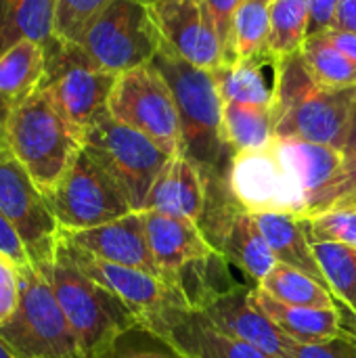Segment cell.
Returning a JSON list of instances; mask_svg holds the SVG:
<instances>
[{
  "label": "cell",
  "mask_w": 356,
  "mask_h": 358,
  "mask_svg": "<svg viewBox=\"0 0 356 358\" xmlns=\"http://www.w3.org/2000/svg\"><path fill=\"white\" fill-rule=\"evenodd\" d=\"M273 149L306 201V218L317 214L325 193L344 170V153L327 145L277 136Z\"/></svg>",
  "instance_id": "19"
},
{
  "label": "cell",
  "mask_w": 356,
  "mask_h": 358,
  "mask_svg": "<svg viewBox=\"0 0 356 358\" xmlns=\"http://www.w3.org/2000/svg\"><path fill=\"white\" fill-rule=\"evenodd\" d=\"M0 212L17 231L29 264L48 266L57 254L61 227L46 195L8 149L0 153Z\"/></svg>",
  "instance_id": "10"
},
{
  "label": "cell",
  "mask_w": 356,
  "mask_h": 358,
  "mask_svg": "<svg viewBox=\"0 0 356 358\" xmlns=\"http://www.w3.org/2000/svg\"><path fill=\"white\" fill-rule=\"evenodd\" d=\"M344 336V334H342ZM350 342V350H348V358H356V342H353V340H348Z\"/></svg>",
  "instance_id": "47"
},
{
  "label": "cell",
  "mask_w": 356,
  "mask_h": 358,
  "mask_svg": "<svg viewBox=\"0 0 356 358\" xmlns=\"http://www.w3.org/2000/svg\"><path fill=\"white\" fill-rule=\"evenodd\" d=\"M271 4L273 0H241L233 25L235 63L273 65L269 55Z\"/></svg>",
  "instance_id": "27"
},
{
  "label": "cell",
  "mask_w": 356,
  "mask_h": 358,
  "mask_svg": "<svg viewBox=\"0 0 356 358\" xmlns=\"http://www.w3.org/2000/svg\"><path fill=\"white\" fill-rule=\"evenodd\" d=\"M338 308H340V329H342V334L348 340L356 342V315H353L348 308H344L340 304H338Z\"/></svg>",
  "instance_id": "43"
},
{
  "label": "cell",
  "mask_w": 356,
  "mask_h": 358,
  "mask_svg": "<svg viewBox=\"0 0 356 358\" xmlns=\"http://www.w3.org/2000/svg\"><path fill=\"white\" fill-rule=\"evenodd\" d=\"M118 76L97 65L80 44L57 38L46 46L42 90L48 92L63 117L82 134L109 111Z\"/></svg>",
  "instance_id": "7"
},
{
  "label": "cell",
  "mask_w": 356,
  "mask_h": 358,
  "mask_svg": "<svg viewBox=\"0 0 356 358\" xmlns=\"http://www.w3.org/2000/svg\"><path fill=\"white\" fill-rule=\"evenodd\" d=\"M147 2H149V4H153V2H157V0H147Z\"/></svg>",
  "instance_id": "48"
},
{
  "label": "cell",
  "mask_w": 356,
  "mask_h": 358,
  "mask_svg": "<svg viewBox=\"0 0 356 358\" xmlns=\"http://www.w3.org/2000/svg\"><path fill=\"white\" fill-rule=\"evenodd\" d=\"M334 208H356V157L344 164V170L325 193L317 214Z\"/></svg>",
  "instance_id": "36"
},
{
  "label": "cell",
  "mask_w": 356,
  "mask_h": 358,
  "mask_svg": "<svg viewBox=\"0 0 356 358\" xmlns=\"http://www.w3.org/2000/svg\"><path fill=\"white\" fill-rule=\"evenodd\" d=\"M46 48L23 40L0 55V105L8 111L31 96L44 80Z\"/></svg>",
  "instance_id": "24"
},
{
  "label": "cell",
  "mask_w": 356,
  "mask_h": 358,
  "mask_svg": "<svg viewBox=\"0 0 356 358\" xmlns=\"http://www.w3.org/2000/svg\"><path fill=\"white\" fill-rule=\"evenodd\" d=\"M46 199L61 231L94 229L134 212L120 185L84 149Z\"/></svg>",
  "instance_id": "8"
},
{
  "label": "cell",
  "mask_w": 356,
  "mask_h": 358,
  "mask_svg": "<svg viewBox=\"0 0 356 358\" xmlns=\"http://www.w3.org/2000/svg\"><path fill=\"white\" fill-rule=\"evenodd\" d=\"M332 42L344 52L348 55L353 61H356V34H348V31H338V29H332L327 31Z\"/></svg>",
  "instance_id": "42"
},
{
  "label": "cell",
  "mask_w": 356,
  "mask_h": 358,
  "mask_svg": "<svg viewBox=\"0 0 356 358\" xmlns=\"http://www.w3.org/2000/svg\"><path fill=\"white\" fill-rule=\"evenodd\" d=\"M164 46L191 65L216 71L225 65L222 46L206 0H157L151 4Z\"/></svg>",
  "instance_id": "14"
},
{
  "label": "cell",
  "mask_w": 356,
  "mask_h": 358,
  "mask_svg": "<svg viewBox=\"0 0 356 358\" xmlns=\"http://www.w3.org/2000/svg\"><path fill=\"white\" fill-rule=\"evenodd\" d=\"M340 0H308V38L334 29Z\"/></svg>",
  "instance_id": "39"
},
{
  "label": "cell",
  "mask_w": 356,
  "mask_h": 358,
  "mask_svg": "<svg viewBox=\"0 0 356 358\" xmlns=\"http://www.w3.org/2000/svg\"><path fill=\"white\" fill-rule=\"evenodd\" d=\"M275 128L277 120L273 107L225 103L222 132L233 155L266 149L275 141Z\"/></svg>",
  "instance_id": "25"
},
{
  "label": "cell",
  "mask_w": 356,
  "mask_h": 358,
  "mask_svg": "<svg viewBox=\"0 0 356 358\" xmlns=\"http://www.w3.org/2000/svg\"><path fill=\"white\" fill-rule=\"evenodd\" d=\"M356 107V86L325 88L315 84L277 120V138H300L344 151Z\"/></svg>",
  "instance_id": "13"
},
{
  "label": "cell",
  "mask_w": 356,
  "mask_h": 358,
  "mask_svg": "<svg viewBox=\"0 0 356 358\" xmlns=\"http://www.w3.org/2000/svg\"><path fill=\"white\" fill-rule=\"evenodd\" d=\"M264 67L266 65H260V63H233V65H222L216 71H212L222 101L273 107L275 90L273 86H269L262 73Z\"/></svg>",
  "instance_id": "31"
},
{
  "label": "cell",
  "mask_w": 356,
  "mask_h": 358,
  "mask_svg": "<svg viewBox=\"0 0 356 358\" xmlns=\"http://www.w3.org/2000/svg\"><path fill=\"white\" fill-rule=\"evenodd\" d=\"M6 143L44 195L57 187L82 151V134L42 88L8 111Z\"/></svg>",
  "instance_id": "2"
},
{
  "label": "cell",
  "mask_w": 356,
  "mask_h": 358,
  "mask_svg": "<svg viewBox=\"0 0 356 358\" xmlns=\"http://www.w3.org/2000/svg\"><path fill=\"white\" fill-rule=\"evenodd\" d=\"M138 323L164 336L187 358H273L218 331L199 310L193 308H168Z\"/></svg>",
  "instance_id": "17"
},
{
  "label": "cell",
  "mask_w": 356,
  "mask_h": 358,
  "mask_svg": "<svg viewBox=\"0 0 356 358\" xmlns=\"http://www.w3.org/2000/svg\"><path fill=\"white\" fill-rule=\"evenodd\" d=\"M308 38V0H273L269 55L275 61L302 50Z\"/></svg>",
  "instance_id": "29"
},
{
  "label": "cell",
  "mask_w": 356,
  "mask_h": 358,
  "mask_svg": "<svg viewBox=\"0 0 356 358\" xmlns=\"http://www.w3.org/2000/svg\"><path fill=\"white\" fill-rule=\"evenodd\" d=\"M0 254L6 256L10 262H15L19 268L29 264L27 252H25L17 231L8 224V220L2 216V212H0Z\"/></svg>",
  "instance_id": "40"
},
{
  "label": "cell",
  "mask_w": 356,
  "mask_h": 358,
  "mask_svg": "<svg viewBox=\"0 0 356 358\" xmlns=\"http://www.w3.org/2000/svg\"><path fill=\"white\" fill-rule=\"evenodd\" d=\"M19 306V266L0 254V325H4Z\"/></svg>",
  "instance_id": "37"
},
{
  "label": "cell",
  "mask_w": 356,
  "mask_h": 358,
  "mask_svg": "<svg viewBox=\"0 0 356 358\" xmlns=\"http://www.w3.org/2000/svg\"><path fill=\"white\" fill-rule=\"evenodd\" d=\"M212 21L216 25V34L222 46L225 65L235 63V40H233V25H235V13L241 4V0H206Z\"/></svg>",
  "instance_id": "35"
},
{
  "label": "cell",
  "mask_w": 356,
  "mask_h": 358,
  "mask_svg": "<svg viewBox=\"0 0 356 358\" xmlns=\"http://www.w3.org/2000/svg\"><path fill=\"white\" fill-rule=\"evenodd\" d=\"M227 185L233 201L250 214L292 212L306 218V201L277 157L273 143L266 149L237 153Z\"/></svg>",
  "instance_id": "11"
},
{
  "label": "cell",
  "mask_w": 356,
  "mask_h": 358,
  "mask_svg": "<svg viewBox=\"0 0 356 358\" xmlns=\"http://www.w3.org/2000/svg\"><path fill=\"white\" fill-rule=\"evenodd\" d=\"M334 29L356 34V0H340L338 2Z\"/></svg>",
  "instance_id": "41"
},
{
  "label": "cell",
  "mask_w": 356,
  "mask_h": 358,
  "mask_svg": "<svg viewBox=\"0 0 356 358\" xmlns=\"http://www.w3.org/2000/svg\"><path fill=\"white\" fill-rule=\"evenodd\" d=\"M109 0H59L57 8V38L76 42L88 21Z\"/></svg>",
  "instance_id": "34"
},
{
  "label": "cell",
  "mask_w": 356,
  "mask_h": 358,
  "mask_svg": "<svg viewBox=\"0 0 356 358\" xmlns=\"http://www.w3.org/2000/svg\"><path fill=\"white\" fill-rule=\"evenodd\" d=\"M82 149L120 185L134 212L145 210L157 176L172 157L109 111L84 132Z\"/></svg>",
  "instance_id": "6"
},
{
  "label": "cell",
  "mask_w": 356,
  "mask_h": 358,
  "mask_svg": "<svg viewBox=\"0 0 356 358\" xmlns=\"http://www.w3.org/2000/svg\"><path fill=\"white\" fill-rule=\"evenodd\" d=\"M350 342L346 336L340 334V338L319 342V344H300L292 342L287 358H348Z\"/></svg>",
  "instance_id": "38"
},
{
  "label": "cell",
  "mask_w": 356,
  "mask_h": 358,
  "mask_svg": "<svg viewBox=\"0 0 356 358\" xmlns=\"http://www.w3.org/2000/svg\"><path fill=\"white\" fill-rule=\"evenodd\" d=\"M254 300L260 310L294 342L300 344H319L334 338H340V308H311V306H292L279 302L258 287H254Z\"/></svg>",
  "instance_id": "22"
},
{
  "label": "cell",
  "mask_w": 356,
  "mask_h": 358,
  "mask_svg": "<svg viewBox=\"0 0 356 358\" xmlns=\"http://www.w3.org/2000/svg\"><path fill=\"white\" fill-rule=\"evenodd\" d=\"M61 235L94 258L162 277V271L149 250L143 212H130L113 222L86 231H61Z\"/></svg>",
  "instance_id": "18"
},
{
  "label": "cell",
  "mask_w": 356,
  "mask_h": 358,
  "mask_svg": "<svg viewBox=\"0 0 356 358\" xmlns=\"http://www.w3.org/2000/svg\"><path fill=\"white\" fill-rule=\"evenodd\" d=\"M0 338L19 358H84L50 281L31 264L19 268V306Z\"/></svg>",
  "instance_id": "5"
},
{
  "label": "cell",
  "mask_w": 356,
  "mask_h": 358,
  "mask_svg": "<svg viewBox=\"0 0 356 358\" xmlns=\"http://www.w3.org/2000/svg\"><path fill=\"white\" fill-rule=\"evenodd\" d=\"M109 113L143 132L166 153H180V122L174 94L151 63L118 76L109 96Z\"/></svg>",
  "instance_id": "9"
},
{
  "label": "cell",
  "mask_w": 356,
  "mask_h": 358,
  "mask_svg": "<svg viewBox=\"0 0 356 358\" xmlns=\"http://www.w3.org/2000/svg\"><path fill=\"white\" fill-rule=\"evenodd\" d=\"M59 245L84 275H88L113 296H118L138 317V321L164 313L168 308H191L183 294L157 275L94 258L69 243L63 235L59 239Z\"/></svg>",
  "instance_id": "12"
},
{
  "label": "cell",
  "mask_w": 356,
  "mask_h": 358,
  "mask_svg": "<svg viewBox=\"0 0 356 358\" xmlns=\"http://www.w3.org/2000/svg\"><path fill=\"white\" fill-rule=\"evenodd\" d=\"M40 271L50 281L84 358H101L124 331L138 325V317L118 296L84 275L61 245H57L55 260Z\"/></svg>",
  "instance_id": "3"
},
{
  "label": "cell",
  "mask_w": 356,
  "mask_h": 358,
  "mask_svg": "<svg viewBox=\"0 0 356 358\" xmlns=\"http://www.w3.org/2000/svg\"><path fill=\"white\" fill-rule=\"evenodd\" d=\"M311 235L317 241L340 243L356 250V208H334L308 216Z\"/></svg>",
  "instance_id": "33"
},
{
  "label": "cell",
  "mask_w": 356,
  "mask_h": 358,
  "mask_svg": "<svg viewBox=\"0 0 356 358\" xmlns=\"http://www.w3.org/2000/svg\"><path fill=\"white\" fill-rule=\"evenodd\" d=\"M101 358H187L164 336L145 325H134L124 331Z\"/></svg>",
  "instance_id": "32"
},
{
  "label": "cell",
  "mask_w": 356,
  "mask_h": 358,
  "mask_svg": "<svg viewBox=\"0 0 356 358\" xmlns=\"http://www.w3.org/2000/svg\"><path fill=\"white\" fill-rule=\"evenodd\" d=\"M151 65L168 82L180 122V153L204 174L206 182H227L233 151L222 132V109L216 78L162 46Z\"/></svg>",
  "instance_id": "1"
},
{
  "label": "cell",
  "mask_w": 356,
  "mask_h": 358,
  "mask_svg": "<svg viewBox=\"0 0 356 358\" xmlns=\"http://www.w3.org/2000/svg\"><path fill=\"white\" fill-rule=\"evenodd\" d=\"M252 216L262 237L266 239L269 248L273 250L277 262L294 266L315 277L323 285H327L313 252V235H311L308 218L292 212H260Z\"/></svg>",
  "instance_id": "21"
},
{
  "label": "cell",
  "mask_w": 356,
  "mask_h": 358,
  "mask_svg": "<svg viewBox=\"0 0 356 358\" xmlns=\"http://www.w3.org/2000/svg\"><path fill=\"white\" fill-rule=\"evenodd\" d=\"M258 289L292 306H311V308H336L338 306L327 285H323L315 277L294 266H287L283 262H277L266 273V277L258 283Z\"/></svg>",
  "instance_id": "26"
},
{
  "label": "cell",
  "mask_w": 356,
  "mask_h": 358,
  "mask_svg": "<svg viewBox=\"0 0 356 358\" xmlns=\"http://www.w3.org/2000/svg\"><path fill=\"white\" fill-rule=\"evenodd\" d=\"M0 358H19L8 346H6V342H4L2 338H0Z\"/></svg>",
  "instance_id": "46"
},
{
  "label": "cell",
  "mask_w": 356,
  "mask_h": 358,
  "mask_svg": "<svg viewBox=\"0 0 356 358\" xmlns=\"http://www.w3.org/2000/svg\"><path fill=\"white\" fill-rule=\"evenodd\" d=\"M199 313L222 334L245 342L273 358H287V338L256 304L254 289L243 285H233L231 289L212 298Z\"/></svg>",
  "instance_id": "16"
},
{
  "label": "cell",
  "mask_w": 356,
  "mask_h": 358,
  "mask_svg": "<svg viewBox=\"0 0 356 358\" xmlns=\"http://www.w3.org/2000/svg\"><path fill=\"white\" fill-rule=\"evenodd\" d=\"M145 210L201 224L208 210V182L201 170L183 153L172 155L157 176Z\"/></svg>",
  "instance_id": "20"
},
{
  "label": "cell",
  "mask_w": 356,
  "mask_h": 358,
  "mask_svg": "<svg viewBox=\"0 0 356 358\" xmlns=\"http://www.w3.org/2000/svg\"><path fill=\"white\" fill-rule=\"evenodd\" d=\"M6 117H8V109L4 105H0V153L8 149V143H6Z\"/></svg>",
  "instance_id": "45"
},
{
  "label": "cell",
  "mask_w": 356,
  "mask_h": 358,
  "mask_svg": "<svg viewBox=\"0 0 356 358\" xmlns=\"http://www.w3.org/2000/svg\"><path fill=\"white\" fill-rule=\"evenodd\" d=\"M76 44L97 65L120 76L149 65L162 50L164 38L147 0H109Z\"/></svg>",
  "instance_id": "4"
},
{
  "label": "cell",
  "mask_w": 356,
  "mask_h": 358,
  "mask_svg": "<svg viewBox=\"0 0 356 358\" xmlns=\"http://www.w3.org/2000/svg\"><path fill=\"white\" fill-rule=\"evenodd\" d=\"M304 63L319 86L325 88H353L356 86V61L344 55L329 38L317 34L306 38L302 46Z\"/></svg>",
  "instance_id": "28"
},
{
  "label": "cell",
  "mask_w": 356,
  "mask_h": 358,
  "mask_svg": "<svg viewBox=\"0 0 356 358\" xmlns=\"http://www.w3.org/2000/svg\"><path fill=\"white\" fill-rule=\"evenodd\" d=\"M344 159L350 162L356 157V107L355 113H353V122H350V132H348V138H346V145H344Z\"/></svg>",
  "instance_id": "44"
},
{
  "label": "cell",
  "mask_w": 356,
  "mask_h": 358,
  "mask_svg": "<svg viewBox=\"0 0 356 358\" xmlns=\"http://www.w3.org/2000/svg\"><path fill=\"white\" fill-rule=\"evenodd\" d=\"M59 0H0V55L29 40L48 46L57 40Z\"/></svg>",
  "instance_id": "23"
},
{
  "label": "cell",
  "mask_w": 356,
  "mask_h": 358,
  "mask_svg": "<svg viewBox=\"0 0 356 358\" xmlns=\"http://www.w3.org/2000/svg\"><path fill=\"white\" fill-rule=\"evenodd\" d=\"M143 216L149 250L162 277L174 287L189 273L222 256L197 222L151 210H143Z\"/></svg>",
  "instance_id": "15"
},
{
  "label": "cell",
  "mask_w": 356,
  "mask_h": 358,
  "mask_svg": "<svg viewBox=\"0 0 356 358\" xmlns=\"http://www.w3.org/2000/svg\"><path fill=\"white\" fill-rule=\"evenodd\" d=\"M313 252L336 302L356 315V250L313 239Z\"/></svg>",
  "instance_id": "30"
}]
</instances>
